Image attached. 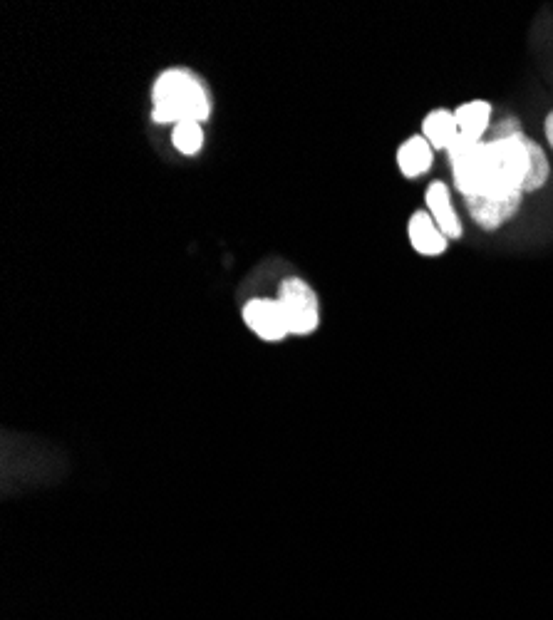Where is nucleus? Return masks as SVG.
I'll return each mask as SVG.
<instances>
[{"label": "nucleus", "mask_w": 553, "mask_h": 620, "mask_svg": "<svg viewBox=\"0 0 553 620\" xmlns=\"http://www.w3.org/2000/svg\"><path fill=\"white\" fill-rule=\"evenodd\" d=\"M211 117V95L199 75L186 67H169L152 85V120L157 124L201 122Z\"/></svg>", "instance_id": "obj_1"}, {"label": "nucleus", "mask_w": 553, "mask_h": 620, "mask_svg": "<svg viewBox=\"0 0 553 620\" xmlns=\"http://www.w3.org/2000/svg\"><path fill=\"white\" fill-rule=\"evenodd\" d=\"M521 199H524V194L501 196V199H494V196H469L467 209L482 229L494 231L519 214Z\"/></svg>", "instance_id": "obj_5"}, {"label": "nucleus", "mask_w": 553, "mask_h": 620, "mask_svg": "<svg viewBox=\"0 0 553 620\" xmlns=\"http://www.w3.org/2000/svg\"><path fill=\"white\" fill-rule=\"evenodd\" d=\"M172 144L184 157L199 154L201 147H204V127H201V122H182L172 127Z\"/></svg>", "instance_id": "obj_10"}, {"label": "nucleus", "mask_w": 553, "mask_h": 620, "mask_svg": "<svg viewBox=\"0 0 553 620\" xmlns=\"http://www.w3.org/2000/svg\"><path fill=\"white\" fill-rule=\"evenodd\" d=\"M454 120H457L459 137L457 142L449 147V157L462 149L474 147V144L484 142V134L489 129V120H492V105L484 100H474V102H464L457 112H454Z\"/></svg>", "instance_id": "obj_4"}, {"label": "nucleus", "mask_w": 553, "mask_h": 620, "mask_svg": "<svg viewBox=\"0 0 553 620\" xmlns=\"http://www.w3.org/2000/svg\"><path fill=\"white\" fill-rule=\"evenodd\" d=\"M407 234H410L412 248L422 256H439V253L447 251L449 239L439 231V226L434 224L430 211H417L412 214L410 224H407Z\"/></svg>", "instance_id": "obj_6"}, {"label": "nucleus", "mask_w": 553, "mask_h": 620, "mask_svg": "<svg viewBox=\"0 0 553 620\" xmlns=\"http://www.w3.org/2000/svg\"><path fill=\"white\" fill-rule=\"evenodd\" d=\"M546 139H549V144L553 147V112L546 117Z\"/></svg>", "instance_id": "obj_12"}, {"label": "nucleus", "mask_w": 553, "mask_h": 620, "mask_svg": "<svg viewBox=\"0 0 553 620\" xmlns=\"http://www.w3.org/2000/svg\"><path fill=\"white\" fill-rule=\"evenodd\" d=\"M425 199L427 209H430V216L434 219V224L439 226V231H442L447 239H459V236H462V221H459L457 211H454L447 186L442 182L430 184Z\"/></svg>", "instance_id": "obj_7"}, {"label": "nucleus", "mask_w": 553, "mask_h": 620, "mask_svg": "<svg viewBox=\"0 0 553 620\" xmlns=\"http://www.w3.org/2000/svg\"><path fill=\"white\" fill-rule=\"evenodd\" d=\"M276 301L281 303L291 335H310L318 330V296H315V291L306 281H301V278H286V281L281 283V288H278Z\"/></svg>", "instance_id": "obj_2"}, {"label": "nucleus", "mask_w": 553, "mask_h": 620, "mask_svg": "<svg viewBox=\"0 0 553 620\" xmlns=\"http://www.w3.org/2000/svg\"><path fill=\"white\" fill-rule=\"evenodd\" d=\"M422 137L432 144V149H447L449 152V147H452L459 137L454 112L434 110L432 115H427L425 122H422Z\"/></svg>", "instance_id": "obj_9"}, {"label": "nucleus", "mask_w": 553, "mask_h": 620, "mask_svg": "<svg viewBox=\"0 0 553 620\" xmlns=\"http://www.w3.org/2000/svg\"><path fill=\"white\" fill-rule=\"evenodd\" d=\"M244 323L253 335H258L266 343H281L291 335L283 315L281 303L276 298H253L244 306Z\"/></svg>", "instance_id": "obj_3"}, {"label": "nucleus", "mask_w": 553, "mask_h": 620, "mask_svg": "<svg viewBox=\"0 0 553 620\" xmlns=\"http://www.w3.org/2000/svg\"><path fill=\"white\" fill-rule=\"evenodd\" d=\"M516 134H521V122L516 120V117H511V120H501L492 129V139H509V137H516Z\"/></svg>", "instance_id": "obj_11"}, {"label": "nucleus", "mask_w": 553, "mask_h": 620, "mask_svg": "<svg viewBox=\"0 0 553 620\" xmlns=\"http://www.w3.org/2000/svg\"><path fill=\"white\" fill-rule=\"evenodd\" d=\"M434 159L432 144L425 137H410L407 142H402V147L397 149V167L405 174L407 179L422 177L425 172H430Z\"/></svg>", "instance_id": "obj_8"}]
</instances>
